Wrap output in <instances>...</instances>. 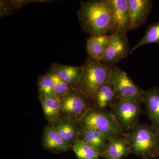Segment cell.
Listing matches in <instances>:
<instances>
[{
	"instance_id": "6da1fadb",
	"label": "cell",
	"mask_w": 159,
	"mask_h": 159,
	"mask_svg": "<svg viewBox=\"0 0 159 159\" xmlns=\"http://www.w3.org/2000/svg\"><path fill=\"white\" fill-rule=\"evenodd\" d=\"M112 17V6L109 0L82 2L78 17L84 31L91 36L107 34Z\"/></svg>"
},
{
	"instance_id": "7a4b0ae2",
	"label": "cell",
	"mask_w": 159,
	"mask_h": 159,
	"mask_svg": "<svg viewBox=\"0 0 159 159\" xmlns=\"http://www.w3.org/2000/svg\"><path fill=\"white\" fill-rule=\"evenodd\" d=\"M126 137L137 156L159 157V130L152 125H137Z\"/></svg>"
},
{
	"instance_id": "3957f363",
	"label": "cell",
	"mask_w": 159,
	"mask_h": 159,
	"mask_svg": "<svg viewBox=\"0 0 159 159\" xmlns=\"http://www.w3.org/2000/svg\"><path fill=\"white\" fill-rule=\"evenodd\" d=\"M82 66V74L75 88L85 94L90 101L101 86L110 82L111 67L90 57Z\"/></svg>"
},
{
	"instance_id": "277c9868",
	"label": "cell",
	"mask_w": 159,
	"mask_h": 159,
	"mask_svg": "<svg viewBox=\"0 0 159 159\" xmlns=\"http://www.w3.org/2000/svg\"><path fill=\"white\" fill-rule=\"evenodd\" d=\"M82 128L97 131L109 137L127 136V133L117 123L110 112L91 107L78 122Z\"/></svg>"
},
{
	"instance_id": "5b68a950",
	"label": "cell",
	"mask_w": 159,
	"mask_h": 159,
	"mask_svg": "<svg viewBox=\"0 0 159 159\" xmlns=\"http://www.w3.org/2000/svg\"><path fill=\"white\" fill-rule=\"evenodd\" d=\"M61 117L79 122L92 107L90 101L81 91L71 88L60 101Z\"/></svg>"
},
{
	"instance_id": "8992f818",
	"label": "cell",
	"mask_w": 159,
	"mask_h": 159,
	"mask_svg": "<svg viewBox=\"0 0 159 159\" xmlns=\"http://www.w3.org/2000/svg\"><path fill=\"white\" fill-rule=\"evenodd\" d=\"M110 82L117 99H134L143 102L144 91L139 87L126 72L119 67H111Z\"/></svg>"
},
{
	"instance_id": "52a82bcc",
	"label": "cell",
	"mask_w": 159,
	"mask_h": 159,
	"mask_svg": "<svg viewBox=\"0 0 159 159\" xmlns=\"http://www.w3.org/2000/svg\"><path fill=\"white\" fill-rule=\"evenodd\" d=\"M141 102L134 99H118L110 108V112L124 131L133 130L138 124L141 112Z\"/></svg>"
},
{
	"instance_id": "ba28073f",
	"label": "cell",
	"mask_w": 159,
	"mask_h": 159,
	"mask_svg": "<svg viewBox=\"0 0 159 159\" xmlns=\"http://www.w3.org/2000/svg\"><path fill=\"white\" fill-rule=\"evenodd\" d=\"M112 35L109 46L99 61L102 64L110 67L127 57L130 51L126 35L120 33Z\"/></svg>"
},
{
	"instance_id": "9c48e42d",
	"label": "cell",
	"mask_w": 159,
	"mask_h": 159,
	"mask_svg": "<svg viewBox=\"0 0 159 159\" xmlns=\"http://www.w3.org/2000/svg\"><path fill=\"white\" fill-rule=\"evenodd\" d=\"M112 6L111 35L120 33L126 35L129 31V16L127 0H109Z\"/></svg>"
},
{
	"instance_id": "30bf717a",
	"label": "cell",
	"mask_w": 159,
	"mask_h": 159,
	"mask_svg": "<svg viewBox=\"0 0 159 159\" xmlns=\"http://www.w3.org/2000/svg\"><path fill=\"white\" fill-rule=\"evenodd\" d=\"M129 16V31L135 30L145 24L151 12L150 0H127Z\"/></svg>"
},
{
	"instance_id": "8fae6325",
	"label": "cell",
	"mask_w": 159,
	"mask_h": 159,
	"mask_svg": "<svg viewBox=\"0 0 159 159\" xmlns=\"http://www.w3.org/2000/svg\"><path fill=\"white\" fill-rule=\"evenodd\" d=\"M106 149L100 157L106 159H123L132 153L131 146L126 136H115L107 139Z\"/></svg>"
},
{
	"instance_id": "7c38bea8",
	"label": "cell",
	"mask_w": 159,
	"mask_h": 159,
	"mask_svg": "<svg viewBox=\"0 0 159 159\" xmlns=\"http://www.w3.org/2000/svg\"><path fill=\"white\" fill-rule=\"evenodd\" d=\"M42 145L46 150L56 153L65 152L73 149V145L66 142L49 124L44 128Z\"/></svg>"
},
{
	"instance_id": "4fadbf2b",
	"label": "cell",
	"mask_w": 159,
	"mask_h": 159,
	"mask_svg": "<svg viewBox=\"0 0 159 159\" xmlns=\"http://www.w3.org/2000/svg\"><path fill=\"white\" fill-rule=\"evenodd\" d=\"M51 125L62 139L71 145L79 139L81 128L78 122L60 117Z\"/></svg>"
},
{
	"instance_id": "5bb4252c",
	"label": "cell",
	"mask_w": 159,
	"mask_h": 159,
	"mask_svg": "<svg viewBox=\"0 0 159 159\" xmlns=\"http://www.w3.org/2000/svg\"><path fill=\"white\" fill-rule=\"evenodd\" d=\"M118 99L115 97L111 84L107 83L101 86L91 99L92 108L100 111H107Z\"/></svg>"
},
{
	"instance_id": "9a60e30c",
	"label": "cell",
	"mask_w": 159,
	"mask_h": 159,
	"mask_svg": "<svg viewBox=\"0 0 159 159\" xmlns=\"http://www.w3.org/2000/svg\"><path fill=\"white\" fill-rule=\"evenodd\" d=\"M143 102L145 103L151 125L159 130V87L144 91Z\"/></svg>"
},
{
	"instance_id": "2e32d148",
	"label": "cell",
	"mask_w": 159,
	"mask_h": 159,
	"mask_svg": "<svg viewBox=\"0 0 159 159\" xmlns=\"http://www.w3.org/2000/svg\"><path fill=\"white\" fill-rule=\"evenodd\" d=\"M112 35L100 34L91 36L87 41L86 48L90 57L100 61L107 49Z\"/></svg>"
},
{
	"instance_id": "e0dca14e",
	"label": "cell",
	"mask_w": 159,
	"mask_h": 159,
	"mask_svg": "<svg viewBox=\"0 0 159 159\" xmlns=\"http://www.w3.org/2000/svg\"><path fill=\"white\" fill-rule=\"evenodd\" d=\"M38 98L48 124L53 125L61 117L60 100L50 98L40 93H39Z\"/></svg>"
},
{
	"instance_id": "ac0fdd59",
	"label": "cell",
	"mask_w": 159,
	"mask_h": 159,
	"mask_svg": "<svg viewBox=\"0 0 159 159\" xmlns=\"http://www.w3.org/2000/svg\"><path fill=\"white\" fill-rule=\"evenodd\" d=\"M59 77L69 86L70 88H75L79 82L83 68L80 66L64 65L54 64L53 66Z\"/></svg>"
},
{
	"instance_id": "d6986e66",
	"label": "cell",
	"mask_w": 159,
	"mask_h": 159,
	"mask_svg": "<svg viewBox=\"0 0 159 159\" xmlns=\"http://www.w3.org/2000/svg\"><path fill=\"white\" fill-rule=\"evenodd\" d=\"M79 139L100 154L103 152L107 147V138L104 134L97 131L81 128Z\"/></svg>"
},
{
	"instance_id": "ffe728a7",
	"label": "cell",
	"mask_w": 159,
	"mask_h": 159,
	"mask_svg": "<svg viewBox=\"0 0 159 159\" xmlns=\"http://www.w3.org/2000/svg\"><path fill=\"white\" fill-rule=\"evenodd\" d=\"M73 150L78 159H99L100 154L80 139L73 144Z\"/></svg>"
},
{
	"instance_id": "44dd1931",
	"label": "cell",
	"mask_w": 159,
	"mask_h": 159,
	"mask_svg": "<svg viewBox=\"0 0 159 159\" xmlns=\"http://www.w3.org/2000/svg\"><path fill=\"white\" fill-rule=\"evenodd\" d=\"M154 43L159 44V22L152 24L148 27L144 37L131 49L129 54H132L141 46Z\"/></svg>"
},
{
	"instance_id": "7402d4cb",
	"label": "cell",
	"mask_w": 159,
	"mask_h": 159,
	"mask_svg": "<svg viewBox=\"0 0 159 159\" xmlns=\"http://www.w3.org/2000/svg\"><path fill=\"white\" fill-rule=\"evenodd\" d=\"M47 74L52 79L54 93L57 99L60 100L62 97L64 96L65 94L70 88L69 87L67 84L59 77L54 66Z\"/></svg>"
},
{
	"instance_id": "603a6c76",
	"label": "cell",
	"mask_w": 159,
	"mask_h": 159,
	"mask_svg": "<svg viewBox=\"0 0 159 159\" xmlns=\"http://www.w3.org/2000/svg\"><path fill=\"white\" fill-rule=\"evenodd\" d=\"M37 85L39 93H42L50 98L58 99L54 92L53 81L48 74L39 76Z\"/></svg>"
},
{
	"instance_id": "cb8c5ba5",
	"label": "cell",
	"mask_w": 159,
	"mask_h": 159,
	"mask_svg": "<svg viewBox=\"0 0 159 159\" xmlns=\"http://www.w3.org/2000/svg\"><path fill=\"white\" fill-rule=\"evenodd\" d=\"M142 159H148V158L143 157Z\"/></svg>"
}]
</instances>
